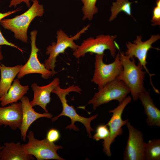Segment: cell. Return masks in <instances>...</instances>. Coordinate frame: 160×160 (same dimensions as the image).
Wrapping results in <instances>:
<instances>
[{
	"label": "cell",
	"instance_id": "6da1fadb",
	"mask_svg": "<svg viewBox=\"0 0 160 160\" xmlns=\"http://www.w3.org/2000/svg\"><path fill=\"white\" fill-rule=\"evenodd\" d=\"M119 50V58L122 70L116 79L122 81L128 88L133 100L139 99L140 95L146 90L143 83L145 71L138 63H135V58L130 59L123 52Z\"/></svg>",
	"mask_w": 160,
	"mask_h": 160
},
{
	"label": "cell",
	"instance_id": "7a4b0ae2",
	"mask_svg": "<svg viewBox=\"0 0 160 160\" xmlns=\"http://www.w3.org/2000/svg\"><path fill=\"white\" fill-rule=\"evenodd\" d=\"M32 1L31 6L23 14L0 21V25L4 28L12 32L15 39L24 43L28 42V31L32 21L36 17L42 16L44 13V6L38 0Z\"/></svg>",
	"mask_w": 160,
	"mask_h": 160
},
{
	"label": "cell",
	"instance_id": "3957f363",
	"mask_svg": "<svg viewBox=\"0 0 160 160\" xmlns=\"http://www.w3.org/2000/svg\"><path fill=\"white\" fill-rule=\"evenodd\" d=\"M82 90L79 87L73 84L66 89L61 88L59 85L54 89L52 93L56 95L59 98L62 103L63 109L61 113L58 116L52 118V121L57 120L60 116H64L69 117L71 120V124L67 126L66 129H73L75 131H79V128L75 125L76 122L82 124L85 127L89 138L92 137L91 131L94 129L90 125L91 121L96 118L98 114L92 116L89 118H85L79 115L73 106L69 105L66 99V96L71 92H76L81 93Z\"/></svg>",
	"mask_w": 160,
	"mask_h": 160
},
{
	"label": "cell",
	"instance_id": "277c9868",
	"mask_svg": "<svg viewBox=\"0 0 160 160\" xmlns=\"http://www.w3.org/2000/svg\"><path fill=\"white\" fill-rule=\"evenodd\" d=\"M90 26V25H87L71 37L61 29L57 31V42H52L51 45L47 47L46 53L47 55H49V57L45 60L44 63L46 68L52 72V76L56 73L55 68L57 57L60 54L64 53L68 48L71 49L73 52L75 51L79 45L76 44L74 41L79 39L82 34L88 30Z\"/></svg>",
	"mask_w": 160,
	"mask_h": 160
},
{
	"label": "cell",
	"instance_id": "5b68a950",
	"mask_svg": "<svg viewBox=\"0 0 160 160\" xmlns=\"http://www.w3.org/2000/svg\"><path fill=\"white\" fill-rule=\"evenodd\" d=\"M116 37V35L103 34L98 35L95 38L89 37L84 40L77 49L73 52V55L78 59L88 53L103 55L105 50H108L111 56L114 58L116 49H119L115 41Z\"/></svg>",
	"mask_w": 160,
	"mask_h": 160
},
{
	"label": "cell",
	"instance_id": "8992f818",
	"mask_svg": "<svg viewBox=\"0 0 160 160\" xmlns=\"http://www.w3.org/2000/svg\"><path fill=\"white\" fill-rule=\"evenodd\" d=\"M27 137L28 142L22 144L27 154L33 156L37 160H65L57 153L58 150L63 148L62 146L50 142L46 138L41 140L36 139L32 131L29 132Z\"/></svg>",
	"mask_w": 160,
	"mask_h": 160
},
{
	"label": "cell",
	"instance_id": "52a82bcc",
	"mask_svg": "<svg viewBox=\"0 0 160 160\" xmlns=\"http://www.w3.org/2000/svg\"><path fill=\"white\" fill-rule=\"evenodd\" d=\"M104 54L96 55L94 75L91 81L97 84L100 89L108 83L116 79L123 67L119 58V52L114 61L106 64L103 61Z\"/></svg>",
	"mask_w": 160,
	"mask_h": 160
},
{
	"label": "cell",
	"instance_id": "ba28073f",
	"mask_svg": "<svg viewBox=\"0 0 160 160\" xmlns=\"http://www.w3.org/2000/svg\"><path fill=\"white\" fill-rule=\"evenodd\" d=\"M129 93L127 86L121 81L116 79L98 90L87 104H92L93 109L95 110L99 106L112 100H117L120 104Z\"/></svg>",
	"mask_w": 160,
	"mask_h": 160
},
{
	"label": "cell",
	"instance_id": "9c48e42d",
	"mask_svg": "<svg viewBox=\"0 0 160 160\" xmlns=\"http://www.w3.org/2000/svg\"><path fill=\"white\" fill-rule=\"evenodd\" d=\"M160 38L159 34L152 35L151 37L147 40L143 41H142V37L141 35L137 36L136 38L133 43L128 41L126 45L127 50L124 54L130 59L133 58H137L140 64L145 70L150 77V84L155 92L159 94V90L156 89L153 85L152 80V76L155 75L151 74L149 72L146 66L147 63L146 59L148 52L151 48L159 50V48H154L152 46V44L159 40Z\"/></svg>",
	"mask_w": 160,
	"mask_h": 160
},
{
	"label": "cell",
	"instance_id": "30bf717a",
	"mask_svg": "<svg viewBox=\"0 0 160 160\" xmlns=\"http://www.w3.org/2000/svg\"><path fill=\"white\" fill-rule=\"evenodd\" d=\"M132 99L131 96L127 97L116 108L109 111V113H113L112 116L106 124L109 127V135L108 138L103 141V151L108 156L111 155L110 148L111 145L117 136L122 134V127L124 125H126L129 122L127 119L123 120L122 116L124 108L131 102Z\"/></svg>",
	"mask_w": 160,
	"mask_h": 160
},
{
	"label": "cell",
	"instance_id": "8fae6325",
	"mask_svg": "<svg viewBox=\"0 0 160 160\" xmlns=\"http://www.w3.org/2000/svg\"><path fill=\"white\" fill-rule=\"evenodd\" d=\"M38 33L37 31L33 30L30 33L31 50L29 58L23 65H22L17 75V78L20 79L26 75L31 73H39L41 77L47 79L52 76V72L45 67L44 63L39 61L37 56L39 49L36 44V40Z\"/></svg>",
	"mask_w": 160,
	"mask_h": 160
},
{
	"label": "cell",
	"instance_id": "7c38bea8",
	"mask_svg": "<svg viewBox=\"0 0 160 160\" xmlns=\"http://www.w3.org/2000/svg\"><path fill=\"white\" fill-rule=\"evenodd\" d=\"M129 135L123 154L124 160H144V141L142 132L134 128L129 122L126 124Z\"/></svg>",
	"mask_w": 160,
	"mask_h": 160
},
{
	"label": "cell",
	"instance_id": "4fadbf2b",
	"mask_svg": "<svg viewBox=\"0 0 160 160\" xmlns=\"http://www.w3.org/2000/svg\"><path fill=\"white\" fill-rule=\"evenodd\" d=\"M20 100L22 106V119L20 129L21 138L23 141H25L27 132L34 121L42 117L51 119L53 116L52 114L48 113H41L36 112L31 105L29 98L26 96H24Z\"/></svg>",
	"mask_w": 160,
	"mask_h": 160
},
{
	"label": "cell",
	"instance_id": "5bb4252c",
	"mask_svg": "<svg viewBox=\"0 0 160 160\" xmlns=\"http://www.w3.org/2000/svg\"><path fill=\"white\" fill-rule=\"evenodd\" d=\"M22 119V104L15 103L6 107H0V125L9 126L13 130L20 129Z\"/></svg>",
	"mask_w": 160,
	"mask_h": 160
},
{
	"label": "cell",
	"instance_id": "9a60e30c",
	"mask_svg": "<svg viewBox=\"0 0 160 160\" xmlns=\"http://www.w3.org/2000/svg\"><path fill=\"white\" fill-rule=\"evenodd\" d=\"M60 84V79L56 77L49 84L42 86H38L36 83H33L31 85L34 93L33 98L30 103L33 107L39 105L46 113H48L46 108L47 104L51 101L50 95L53 90Z\"/></svg>",
	"mask_w": 160,
	"mask_h": 160
},
{
	"label": "cell",
	"instance_id": "2e32d148",
	"mask_svg": "<svg viewBox=\"0 0 160 160\" xmlns=\"http://www.w3.org/2000/svg\"><path fill=\"white\" fill-rule=\"evenodd\" d=\"M0 151V160H31L35 158L26 153L20 142H5Z\"/></svg>",
	"mask_w": 160,
	"mask_h": 160
},
{
	"label": "cell",
	"instance_id": "e0dca14e",
	"mask_svg": "<svg viewBox=\"0 0 160 160\" xmlns=\"http://www.w3.org/2000/svg\"><path fill=\"white\" fill-rule=\"evenodd\" d=\"M146 115V122L149 126L160 127V110L154 104L149 92L146 90L139 97Z\"/></svg>",
	"mask_w": 160,
	"mask_h": 160
},
{
	"label": "cell",
	"instance_id": "ac0fdd59",
	"mask_svg": "<svg viewBox=\"0 0 160 160\" xmlns=\"http://www.w3.org/2000/svg\"><path fill=\"white\" fill-rule=\"evenodd\" d=\"M29 89L28 85H22L19 79L16 78L14 79L7 93L0 97L1 106L4 107L17 102L27 93Z\"/></svg>",
	"mask_w": 160,
	"mask_h": 160
},
{
	"label": "cell",
	"instance_id": "d6986e66",
	"mask_svg": "<svg viewBox=\"0 0 160 160\" xmlns=\"http://www.w3.org/2000/svg\"><path fill=\"white\" fill-rule=\"evenodd\" d=\"M22 66L17 65L11 67L0 64V97L7 92Z\"/></svg>",
	"mask_w": 160,
	"mask_h": 160
},
{
	"label": "cell",
	"instance_id": "ffe728a7",
	"mask_svg": "<svg viewBox=\"0 0 160 160\" xmlns=\"http://www.w3.org/2000/svg\"><path fill=\"white\" fill-rule=\"evenodd\" d=\"M137 1L131 2L129 0H116L112 3L111 8V14L109 21H111L115 19L118 14L120 12H123L127 15H132L131 5Z\"/></svg>",
	"mask_w": 160,
	"mask_h": 160
},
{
	"label": "cell",
	"instance_id": "44dd1931",
	"mask_svg": "<svg viewBox=\"0 0 160 160\" xmlns=\"http://www.w3.org/2000/svg\"><path fill=\"white\" fill-rule=\"evenodd\" d=\"M145 159L160 160V139H154L145 143L144 148Z\"/></svg>",
	"mask_w": 160,
	"mask_h": 160
},
{
	"label": "cell",
	"instance_id": "7402d4cb",
	"mask_svg": "<svg viewBox=\"0 0 160 160\" xmlns=\"http://www.w3.org/2000/svg\"><path fill=\"white\" fill-rule=\"evenodd\" d=\"M83 4L82 11L83 14V20H92L94 16L98 11L96 6L97 0H80Z\"/></svg>",
	"mask_w": 160,
	"mask_h": 160
},
{
	"label": "cell",
	"instance_id": "603a6c76",
	"mask_svg": "<svg viewBox=\"0 0 160 160\" xmlns=\"http://www.w3.org/2000/svg\"><path fill=\"white\" fill-rule=\"evenodd\" d=\"M109 135V131L106 125H100L97 127L95 134L93 136V139L97 141L101 139L106 140Z\"/></svg>",
	"mask_w": 160,
	"mask_h": 160
},
{
	"label": "cell",
	"instance_id": "cb8c5ba5",
	"mask_svg": "<svg viewBox=\"0 0 160 160\" xmlns=\"http://www.w3.org/2000/svg\"><path fill=\"white\" fill-rule=\"evenodd\" d=\"M151 21L152 25H160V0H156V5L153 10Z\"/></svg>",
	"mask_w": 160,
	"mask_h": 160
},
{
	"label": "cell",
	"instance_id": "d4e9b609",
	"mask_svg": "<svg viewBox=\"0 0 160 160\" xmlns=\"http://www.w3.org/2000/svg\"><path fill=\"white\" fill-rule=\"evenodd\" d=\"M60 137V134L57 129L52 128L48 131L46 138L50 142L54 143L58 141Z\"/></svg>",
	"mask_w": 160,
	"mask_h": 160
},
{
	"label": "cell",
	"instance_id": "484cf974",
	"mask_svg": "<svg viewBox=\"0 0 160 160\" xmlns=\"http://www.w3.org/2000/svg\"><path fill=\"white\" fill-rule=\"evenodd\" d=\"M2 45H6L12 47L19 50L23 53V50L15 44L9 42L4 37L3 35L0 28V46Z\"/></svg>",
	"mask_w": 160,
	"mask_h": 160
},
{
	"label": "cell",
	"instance_id": "4316f807",
	"mask_svg": "<svg viewBox=\"0 0 160 160\" xmlns=\"http://www.w3.org/2000/svg\"><path fill=\"white\" fill-rule=\"evenodd\" d=\"M30 0H11L9 5V7H16L17 6L22 2L25 3L26 6L29 7L30 6Z\"/></svg>",
	"mask_w": 160,
	"mask_h": 160
},
{
	"label": "cell",
	"instance_id": "83f0119b",
	"mask_svg": "<svg viewBox=\"0 0 160 160\" xmlns=\"http://www.w3.org/2000/svg\"><path fill=\"white\" fill-rule=\"evenodd\" d=\"M21 8L20 7L12 11H9L4 13L0 12V21L2 19H4L6 17L9 16L13 14H14L18 11H21Z\"/></svg>",
	"mask_w": 160,
	"mask_h": 160
},
{
	"label": "cell",
	"instance_id": "f1b7e54d",
	"mask_svg": "<svg viewBox=\"0 0 160 160\" xmlns=\"http://www.w3.org/2000/svg\"><path fill=\"white\" fill-rule=\"evenodd\" d=\"M3 58V56L1 51V46H0V63Z\"/></svg>",
	"mask_w": 160,
	"mask_h": 160
},
{
	"label": "cell",
	"instance_id": "f546056e",
	"mask_svg": "<svg viewBox=\"0 0 160 160\" xmlns=\"http://www.w3.org/2000/svg\"><path fill=\"white\" fill-rule=\"evenodd\" d=\"M3 146H1L0 145V151L3 148Z\"/></svg>",
	"mask_w": 160,
	"mask_h": 160
},
{
	"label": "cell",
	"instance_id": "4dcf8cb0",
	"mask_svg": "<svg viewBox=\"0 0 160 160\" xmlns=\"http://www.w3.org/2000/svg\"></svg>",
	"mask_w": 160,
	"mask_h": 160
}]
</instances>
